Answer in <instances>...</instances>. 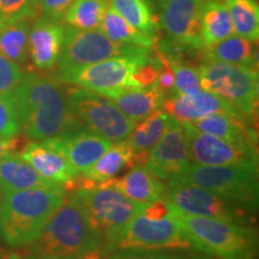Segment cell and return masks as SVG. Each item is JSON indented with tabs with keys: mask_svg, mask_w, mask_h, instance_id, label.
Wrapping results in <instances>:
<instances>
[{
	"mask_svg": "<svg viewBox=\"0 0 259 259\" xmlns=\"http://www.w3.org/2000/svg\"><path fill=\"white\" fill-rule=\"evenodd\" d=\"M74 0H38V14L44 17L61 21Z\"/></svg>",
	"mask_w": 259,
	"mask_h": 259,
	"instance_id": "74e56055",
	"label": "cell"
},
{
	"mask_svg": "<svg viewBox=\"0 0 259 259\" xmlns=\"http://www.w3.org/2000/svg\"><path fill=\"white\" fill-rule=\"evenodd\" d=\"M37 259H74V258H59V257H40V255H36Z\"/></svg>",
	"mask_w": 259,
	"mask_h": 259,
	"instance_id": "b9f144b4",
	"label": "cell"
},
{
	"mask_svg": "<svg viewBox=\"0 0 259 259\" xmlns=\"http://www.w3.org/2000/svg\"><path fill=\"white\" fill-rule=\"evenodd\" d=\"M41 142H45L60 153L72 164L74 169L82 174L85 173L112 145V142L85 128Z\"/></svg>",
	"mask_w": 259,
	"mask_h": 259,
	"instance_id": "2e32d148",
	"label": "cell"
},
{
	"mask_svg": "<svg viewBox=\"0 0 259 259\" xmlns=\"http://www.w3.org/2000/svg\"><path fill=\"white\" fill-rule=\"evenodd\" d=\"M24 145V139L19 135L6 138L0 137V157L4 156V155L21 151Z\"/></svg>",
	"mask_w": 259,
	"mask_h": 259,
	"instance_id": "ab89813d",
	"label": "cell"
},
{
	"mask_svg": "<svg viewBox=\"0 0 259 259\" xmlns=\"http://www.w3.org/2000/svg\"><path fill=\"white\" fill-rule=\"evenodd\" d=\"M32 19H23L0 29V54L21 65L29 58V31Z\"/></svg>",
	"mask_w": 259,
	"mask_h": 259,
	"instance_id": "f1b7e54d",
	"label": "cell"
},
{
	"mask_svg": "<svg viewBox=\"0 0 259 259\" xmlns=\"http://www.w3.org/2000/svg\"><path fill=\"white\" fill-rule=\"evenodd\" d=\"M100 29L107 37L119 44L135 45V46L150 48V50L155 45V37L132 27L112 8L109 2L101 24H100Z\"/></svg>",
	"mask_w": 259,
	"mask_h": 259,
	"instance_id": "4316f807",
	"label": "cell"
},
{
	"mask_svg": "<svg viewBox=\"0 0 259 259\" xmlns=\"http://www.w3.org/2000/svg\"><path fill=\"white\" fill-rule=\"evenodd\" d=\"M63 186L37 187L3 193L0 236L12 248L29 246L40 235L51 215L63 202Z\"/></svg>",
	"mask_w": 259,
	"mask_h": 259,
	"instance_id": "3957f363",
	"label": "cell"
},
{
	"mask_svg": "<svg viewBox=\"0 0 259 259\" xmlns=\"http://www.w3.org/2000/svg\"><path fill=\"white\" fill-rule=\"evenodd\" d=\"M112 8L132 27L155 37L156 18L148 0H108Z\"/></svg>",
	"mask_w": 259,
	"mask_h": 259,
	"instance_id": "1f68e13d",
	"label": "cell"
},
{
	"mask_svg": "<svg viewBox=\"0 0 259 259\" xmlns=\"http://www.w3.org/2000/svg\"><path fill=\"white\" fill-rule=\"evenodd\" d=\"M103 259H212L197 252H168V250H114Z\"/></svg>",
	"mask_w": 259,
	"mask_h": 259,
	"instance_id": "836d02e7",
	"label": "cell"
},
{
	"mask_svg": "<svg viewBox=\"0 0 259 259\" xmlns=\"http://www.w3.org/2000/svg\"><path fill=\"white\" fill-rule=\"evenodd\" d=\"M5 259H37L35 254L29 253V252H12V253L8 254Z\"/></svg>",
	"mask_w": 259,
	"mask_h": 259,
	"instance_id": "60d3db41",
	"label": "cell"
},
{
	"mask_svg": "<svg viewBox=\"0 0 259 259\" xmlns=\"http://www.w3.org/2000/svg\"><path fill=\"white\" fill-rule=\"evenodd\" d=\"M14 99L21 131L32 141L61 137L83 128L71 111L63 84L57 78L24 73Z\"/></svg>",
	"mask_w": 259,
	"mask_h": 259,
	"instance_id": "6da1fadb",
	"label": "cell"
},
{
	"mask_svg": "<svg viewBox=\"0 0 259 259\" xmlns=\"http://www.w3.org/2000/svg\"><path fill=\"white\" fill-rule=\"evenodd\" d=\"M234 34L231 17L221 0H205L200 16V40L210 46Z\"/></svg>",
	"mask_w": 259,
	"mask_h": 259,
	"instance_id": "484cf974",
	"label": "cell"
},
{
	"mask_svg": "<svg viewBox=\"0 0 259 259\" xmlns=\"http://www.w3.org/2000/svg\"><path fill=\"white\" fill-rule=\"evenodd\" d=\"M156 57L161 63V70H160V73H158L157 79H156V82H155V84H156L157 88L160 89L161 92L164 94V95H166V94H168L173 90L174 73H173V70H171V67H170L169 61H168L166 58L162 56L161 53H158V52H156Z\"/></svg>",
	"mask_w": 259,
	"mask_h": 259,
	"instance_id": "f35d334b",
	"label": "cell"
},
{
	"mask_svg": "<svg viewBox=\"0 0 259 259\" xmlns=\"http://www.w3.org/2000/svg\"><path fill=\"white\" fill-rule=\"evenodd\" d=\"M65 27L61 21L48 17L35 19L29 31V57L36 69H56L63 50Z\"/></svg>",
	"mask_w": 259,
	"mask_h": 259,
	"instance_id": "e0dca14e",
	"label": "cell"
},
{
	"mask_svg": "<svg viewBox=\"0 0 259 259\" xmlns=\"http://www.w3.org/2000/svg\"><path fill=\"white\" fill-rule=\"evenodd\" d=\"M52 186L61 185L41 177L19 153L0 157V190L3 193Z\"/></svg>",
	"mask_w": 259,
	"mask_h": 259,
	"instance_id": "7402d4cb",
	"label": "cell"
},
{
	"mask_svg": "<svg viewBox=\"0 0 259 259\" xmlns=\"http://www.w3.org/2000/svg\"><path fill=\"white\" fill-rule=\"evenodd\" d=\"M169 64L174 73L173 94L190 95L202 89L197 67L186 61H169Z\"/></svg>",
	"mask_w": 259,
	"mask_h": 259,
	"instance_id": "e575fe53",
	"label": "cell"
},
{
	"mask_svg": "<svg viewBox=\"0 0 259 259\" xmlns=\"http://www.w3.org/2000/svg\"><path fill=\"white\" fill-rule=\"evenodd\" d=\"M204 61H221L228 64L247 65L257 69V50H254L253 41L231 35L223 40L215 42L200 51Z\"/></svg>",
	"mask_w": 259,
	"mask_h": 259,
	"instance_id": "d4e9b609",
	"label": "cell"
},
{
	"mask_svg": "<svg viewBox=\"0 0 259 259\" xmlns=\"http://www.w3.org/2000/svg\"><path fill=\"white\" fill-rule=\"evenodd\" d=\"M164 95L156 84L148 88H132L108 96L130 120L138 122L143 120L162 107Z\"/></svg>",
	"mask_w": 259,
	"mask_h": 259,
	"instance_id": "cb8c5ba5",
	"label": "cell"
},
{
	"mask_svg": "<svg viewBox=\"0 0 259 259\" xmlns=\"http://www.w3.org/2000/svg\"><path fill=\"white\" fill-rule=\"evenodd\" d=\"M19 155L41 177L59 184L63 187L80 176L79 171L74 169L72 164L63 155L45 142L32 141L30 143H27L19 151Z\"/></svg>",
	"mask_w": 259,
	"mask_h": 259,
	"instance_id": "d6986e66",
	"label": "cell"
},
{
	"mask_svg": "<svg viewBox=\"0 0 259 259\" xmlns=\"http://www.w3.org/2000/svg\"><path fill=\"white\" fill-rule=\"evenodd\" d=\"M150 52L135 45L119 44L101 30H74L65 28L63 50L57 64V79H61L89 65L118 57L141 56Z\"/></svg>",
	"mask_w": 259,
	"mask_h": 259,
	"instance_id": "ba28073f",
	"label": "cell"
},
{
	"mask_svg": "<svg viewBox=\"0 0 259 259\" xmlns=\"http://www.w3.org/2000/svg\"><path fill=\"white\" fill-rule=\"evenodd\" d=\"M157 2H158V3H160V4H161V3H163V2H166V0H157Z\"/></svg>",
	"mask_w": 259,
	"mask_h": 259,
	"instance_id": "f6af8a7d",
	"label": "cell"
},
{
	"mask_svg": "<svg viewBox=\"0 0 259 259\" xmlns=\"http://www.w3.org/2000/svg\"><path fill=\"white\" fill-rule=\"evenodd\" d=\"M164 199L180 212L244 223L253 213L202 187L180 180L168 181Z\"/></svg>",
	"mask_w": 259,
	"mask_h": 259,
	"instance_id": "7c38bea8",
	"label": "cell"
},
{
	"mask_svg": "<svg viewBox=\"0 0 259 259\" xmlns=\"http://www.w3.org/2000/svg\"><path fill=\"white\" fill-rule=\"evenodd\" d=\"M0 259H5V257L2 253H0Z\"/></svg>",
	"mask_w": 259,
	"mask_h": 259,
	"instance_id": "ee69618b",
	"label": "cell"
},
{
	"mask_svg": "<svg viewBox=\"0 0 259 259\" xmlns=\"http://www.w3.org/2000/svg\"><path fill=\"white\" fill-rule=\"evenodd\" d=\"M205 0H166L160 4V25L170 40L200 52V16Z\"/></svg>",
	"mask_w": 259,
	"mask_h": 259,
	"instance_id": "9a60e30c",
	"label": "cell"
},
{
	"mask_svg": "<svg viewBox=\"0 0 259 259\" xmlns=\"http://www.w3.org/2000/svg\"><path fill=\"white\" fill-rule=\"evenodd\" d=\"M27 247L25 251L40 257L76 259L101 250L102 236L93 226L74 193L66 192L36 240Z\"/></svg>",
	"mask_w": 259,
	"mask_h": 259,
	"instance_id": "7a4b0ae2",
	"label": "cell"
},
{
	"mask_svg": "<svg viewBox=\"0 0 259 259\" xmlns=\"http://www.w3.org/2000/svg\"><path fill=\"white\" fill-rule=\"evenodd\" d=\"M73 193L85 210L93 226L102 236L103 254L114 248L116 240L130 221L148 205L128 199L108 181L78 189Z\"/></svg>",
	"mask_w": 259,
	"mask_h": 259,
	"instance_id": "5b68a950",
	"label": "cell"
},
{
	"mask_svg": "<svg viewBox=\"0 0 259 259\" xmlns=\"http://www.w3.org/2000/svg\"><path fill=\"white\" fill-rule=\"evenodd\" d=\"M37 15L35 0H0V29L23 19H35Z\"/></svg>",
	"mask_w": 259,
	"mask_h": 259,
	"instance_id": "d6a6232c",
	"label": "cell"
},
{
	"mask_svg": "<svg viewBox=\"0 0 259 259\" xmlns=\"http://www.w3.org/2000/svg\"><path fill=\"white\" fill-rule=\"evenodd\" d=\"M233 30L238 36L257 41L259 36V6L257 0H226Z\"/></svg>",
	"mask_w": 259,
	"mask_h": 259,
	"instance_id": "f546056e",
	"label": "cell"
},
{
	"mask_svg": "<svg viewBox=\"0 0 259 259\" xmlns=\"http://www.w3.org/2000/svg\"><path fill=\"white\" fill-rule=\"evenodd\" d=\"M65 93L71 111L82 127L112 143L126 141L137 124L108 97L77 85L66 87Z\"/></svg>",
	"mask_w": 259,
	"mask_h": 259,
	"instance_id": "9c48e42d",
	"label": "cell"
},
{
	"mask_svg": "<svg viewBox=\"0 0 259 259\" xmlns=\"http://www.w3.org/2000/svg\"><path fill=\"white\" fill-rule=\"evenodd\" d=\"M108 0H74L64 15V22L74 30H96L100 28Z\"/></svg>",
	"mask_w": 259,
	"mask_h": 259,
	"instance_id": "4dcf8cb0",
	"label": "cell"
},
{
	"mask_svg": "<svg viewBox=\"0 0 259 259\" xmlns=\"http://www.w3.org/2000/svg\"><path fill=\"white\" fill-rule=\"evenodd\" d=\"M35 2H36V4H37V8H38V0H35Z\"/></svg>",
	"mask_w": 259,
	"mask_h": 259,
	"instance_id": "bcb514c9",
	"label": "cell"
},
{
	"mask_svg": "<svg viewBox=\"0 0 259 259\" xmlns=\"http://www.w3.org/2000/svg\"><path fill=\"white\" fill-rule=\"evenodd\" d=\"M185 126L192 163L203 166L258 163V148L250 142H233L203 134L189 122Z\"/></svg>",
	"mask_w": 259,
	"mask_h": 259,
	"instance_id": "4fadbf2b",
	"label": "cell"
},
{
	"mask_svg": "<svg viewBox=\"0 0 259 259\" xmlns=\"http://www.w3.org/2000/svg\"><path fill=\"white\" fill-rule=\"evenodd\" d=\"M2 202H3V192L0 190V208H2Z\"/></svg>",
	"mask_w": 259,
	"mask_h": 259,
	"instance_id": "7bdbcfd3",
	"label": "cell"
},
{
	"mask_svg": "<svg viewBox=\"0 0 259 259\" xmlns=\"http://www.w3.org/2000/svg\"><path fill=\"white\" fill-rule=\"evenodd\" d=\"M21 132V121L14 94L0 95V137H14Z\"/></svg>",
	"mask_w": 259,
	"mask_h": 259,
	"instance_id": "d590c367",
	"label": "cell"
},
{
	"mask_svg": "<svg viewBox=\"0 0 259 259\" xmlns=\"http://www.w3.org/2000/svg\"><path fill=\"white\" fill-rule=\"evenodd\" d=\"M22 67L0 54V95L14 94L23 79Z\"/></svg>",
	"mask_w": 259,
	"mask_h": 259,
	"instance_id": "8d00e7d4",
	"label": "cell"
},
{
	"mask_svg": "<svg viewBox=\"0 0 259 259\" xmlns=\"http://www.w3.org/2000/svg\"><path fill=\"white\" fill-rule=\"evenodd\" d=\"M189 124L203 134L233 142H250L257 144L254 125L239 114L216 113Z\"/></svg>",
	"mask_w": 259,
	"mask_h": 259,
	"instance_id": "603a6c76",
	"label": "cell"
},
{
	"mask_svg": "<svg viewBox=\"0 0 259 259\" xmlns=\"http://www.w3.org/2000/svg\"><path fill=\"white\" fill-rule=\"evenodd\" d=\"M168 203V202H167ZM169 205V212L187 233L196 248L219 259H255L257 233L244 223L191 216Z\"/></svg>",
	"mask_w": 259,
	"mask_h": 259,
	"instance_id": "277c9868",
	"label": "cell"
},
{
	"mask_svg": "<svg viewBox=\"0 0 259 259\" xmlns=\"http://www.w3.org/2000/svg\"><path fill=\"white\" fill-rule=\"evenodd\" d=\"M151 58L150 52L141 56L111 58L83 67L58 80L108 97L121 90L139 88L134 79V73Z\"/></svg>",
	"mask_w": 259,
	"mask_h": 259,
	"instance_id": "8fae6325",
	"label": "cell"
},
{
	"mask_svg": "<svg viewBox=\"0 0 259 259\" xmlns=\"http://www.w3.org/2000/svg\"><path fill=\"white\" fill-rule=\"evenodd\" d=\"M176 180L208 190L250 212L258 206V163L203 166L191 163Z\"/></svg>",
	"mask_w": 259,
	"mask_h": 259,
	"instance_id": "8992f818",
	"label": "cell"
},
{
	"mask_svg": "<svg viewBox=\"0 0 259 259\" xmlns=\"http://www.w3.org/2000/svg\"><path fill=\"white\" fill-rule=\"evenodd\" d=\"M169 118L163 109H157L139 121V124L135 125L126 142L135 153L148 154V151L160 141Z\"/></svg>",
	"mask_w": 259,
	"mask_h": 259,
	"instance_id": "83f0119b",
	"label": "cell"
},
{
	"mask_svg": "<svg viewBox=\"0 0 259 259\" xmlns=\"http://www.w3.org/2000/svg\"><path fill=\"white\" fill-rule=\"evenodd\" d=\"M191 163L185 126L170 116L160 141L148 151L144 166L162 181H170L178 179Z\"/></svg>",
	"mask_w": 259,
	"mask_h": 259,
	"instance_id": "5bb4252c",
	"label": "cell"
},
{
	"mask_svg": "<svg viewBox=\"0 0 259 259\" xmlns=\"http://www.w3.org/2000/svg\"><path fill=\"white\" fill-rule=\"evenodd\" d=\"M111 185L136 203L149 204L162 199L166 186L148 167L136 166L124 177L107 180Z\"/></svg>",
	"mask_w": 259,
	"mask_h": 259,
	"instance_id": "ffe728a7",
	"label": "cell"
},
{
	"mask_svg": "<svg viewBox=\"0 0 259 259\" xmlns=\"http://www.w3.org/2000/svg\"><path fill=\"white\" fill-rule=\"evenodd\" d=\"M200 87L216 94L254 125L258 107V71L247 65L204 61L198 69Z\"/></svg>",
	"mask_w": 259,
	"mask_h": 259,
	"instance_id": "52a82bcc",
	"label": "cell"
},
{
	"mask_svg": "<svg viewBox=\"0 0 259 259\" xmlns=\"http://www.w3.org/2000/svg\"><path fill=\"white\" fill-rule=\"evenodd\" d=\"M148 154L135 153L126 141L112 144L92 167L82 176L87 179L103 183L118 176L124 168L143 166Z\"/></svg>",
	"mask_w": 259,
	"mask_h": 259,
	"instance_id": "44dd1931",
	"label": "cell"
},
{
	"mask_svg": "<svg viewBox=\"0 0 259 259\" xmlns=\"http://www.w3.org/2000/svg\"><path fill=\"white\" fill-rule=\"evenodd\" d=\"M162 108L168 115L180 122H192L216 113L239 114L232 105L216 94L204 89L190 95L171 94L170 96L164 97Z\"/></svg>",
	"mask_w": 259,
	"mask_h": 259,
	"instance_id": "ac0fdd59",
	"label": "cell"
},
{
	"mask_svg": "<svg viewBox=\"0 0 259 259\" xmlns=\"http://www.w3.org/2000/svg\"><path fill=\"white\" fill-rule=\"evenodd\" d=\"M114 250L198 251L187 233L171 218L148 219L139 212L130 221L116 240Z\"/></svg>",
	"mask_w": 259,
	"mask_h": 259,
	"instance_id": "30bf717a",
	"label": "cell"
}]
</instances>
